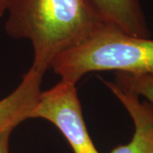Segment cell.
Segmentation results:
<instances>
[{"label": "cell", "mask_w": 153, "mask_h": 153, "mask_svg": "<svg viewBox=\"0 0 153 153\" xmlns=\"http://www.w3.org/2000/svg\"><path fill=\"white\" fill-rule=\"evenodd\" d=\"M13 130H7L0 135V153H10V138Z\"/></svg>", "instance_id": "8"}, {"label": "cell", "mask_w": 153, "mask_h": 153, "mask_svg": "<svg viewBox=\"0 0 153 153\" xmlns=\"http://www.w3.org/2000/svg\"><path fill=\"white\" fill-rule=\"evenodd\" d=\"M32 118L53 123L74 153H100L88 134L76 83L60 79L55 86L41 91Z\"/></svg>", "instance_id": "3"}, {"label": "cell", "mask_w": 153, "mask_h": 153, "mask_svg": "<svg viewBox=\"0 0 153 153\" xmlns=\"http://www.w3.org/2000/svg\"><path fill=\"white\" fill-rule=\"evenodd\" d=\"M105 24L119 27L137 38H151L146 17L140 0H83Z\"/></svg>", "instance_id": "6"}, {"label": "cell", "mask_w": 153, "mask_h": 153, "mask_svg": "<svg viewBox=\"0 0 153 153\" xmlns=\"http://www.w3.org/2000/svg\"><path fill=\"white\" fill-rule=\"evenodd\" d=\"M5 14L7 35L31 42L32 67L43 73L59 55L86 41L105 24L83 0H6Z\"/></svg>", "instance_id": "1"}, {"label": "cell", "mask_w": 153, "mask_h": 153, "mask_svg": "<svg viewBox=\"0 0 153 153\" xmlns=\"http://www.w3.org/2000/svg\"><path fill=\"white\" fill-rule=\"evenodd\" d=\"M5 2L6 0H0V18L5 15Z\"/></svg>", "instance_id": "9"}, {"label": "cell", "mask_w": 153, "mask_h": 153, "mask_svg": "<svg viewBox=\"0 0 153 153\" xmlns=\"http://www.w3.org/2000/svg\"><path fill=\"white\" fill-rule=\"evenodd\" d=\"M104 83L117 99L132 118L134 132L131 140L118 146L110 153H153V106L140 101V96L113 81Z\"/></svg>", "instance_id": "4"}, {"label": "cell", "mask_w": 153, "mask_h": 153, "mask_svg": "<svg viewBox=\"0 0 153 153\" xmlns=\"http://www.w3.org/2000/svg\"><path fill=\"white\" fill-rule=\"evenodd\" d=\"M114 82L137 95L146 98L153 106V73L133 75L117 72Z\"/></svg>", "instance_id": "7"}, {"label": "cell", "mask_w": 153, "mask_h": 153, "mask_svg": "<svg viewBox=\"0 0 153 153\" xmlns=\"http://www.w3.org/2000/svg\"><path fill=\"white\" fill-rule=\"evenodd\" d=\"M50 69L60 79L76 84L94 71L153 73V39L137 38L114 25L104 24L86 41L59 55Z\"/></svg>", "instance_id": "2"}, {"label": "cell", "mask_w": 153, "mask_h": 153, "mask_svg": "<svg viewBox=\"0 0 153 153\" xmlns=\"http://www.w3.org/2000/svg\"><path fill=\"white\" fill-rule=\"evenodd\" d=\"M44 73L31 66L20 84L10 94L0 100V135L13 130L24 121L32 119L38 104Z\"/></svg>", "instance_id": "5"}]
</instances>
